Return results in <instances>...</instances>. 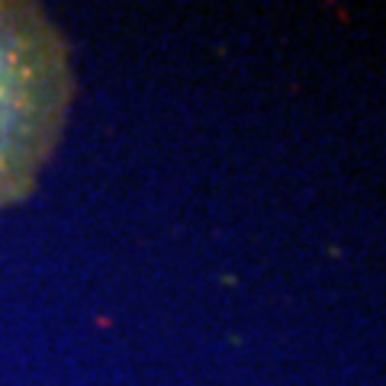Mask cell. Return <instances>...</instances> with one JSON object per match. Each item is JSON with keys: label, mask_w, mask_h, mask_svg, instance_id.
I'll use <instances>...</instances> for the list:
<instances>
[{"label": "cell", "mask_w": 386, "mask_h": 386, "mask_svg": "<svg viewBox=\"0 0 386 386\" xmlns=\"http://www.w3.org/2000/svg\"><path fill=\"white\" fill-rule=\"evenodd\" d=\"M71 94L68 42L42 7L0 4V206L36 187Z\"/></svg>", "instance_id": "1"}]
</instances>
